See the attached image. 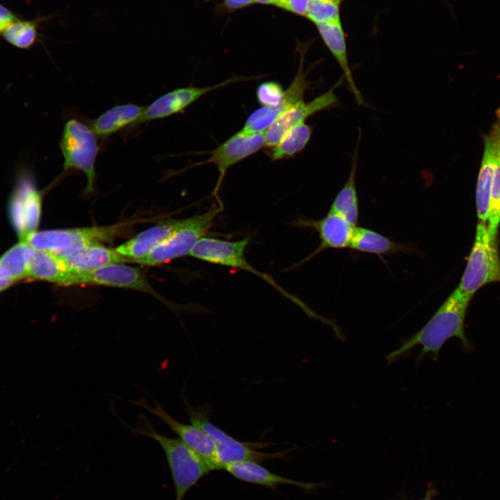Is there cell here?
Here are the masks:
<instances>
[{
	"label": "cell",
	"instance_id": "obj_19",
	"mask_svg": "<svg viewBox=\"0 0 500 500\" xmlns=\"http://www.w3.org/2000/svg\"><path fill=\"white\" fill-rule=\"evenodd\" d=\"M316 26L324 44L341 67L344 78L346 80L349 90L354 97L357 104L358 106L365 105L366 103L362 94L354 82L349 64L346 40L340 17L317 24Z\"/></svg>",
	"mask_w": 500,
	"mask_h": 500
},
{
	"label": "cell",
	"instance_id": "obj_4",
	"mask_svg": "<svg viewBox=\"0 0 500 500\" xmlns=\"http://www.w3.org/2000/svg\"><path fill=\"white\" fill-rule=\"evenodd\" d=\"M126 228L121 223L105 226L46 230L32 233L24 241L36 251L63 256L89 245L111 243L126 233Z\"/></svg>",
	"mask_w": 500,
	"mask_h": 500
},
{
	"label": "cell",
	"instance_id": "obj_21",
	"mask_svg": "<svg viewBox=\"0 0 500 500\" xmlns=\"http://www.w3.org/2000/svg\"><path fill=\"white\" fill-rule=\"evenodd\" d=\"M60 257L71 272L90 271L109 265L130 261L116 249L101 244L89 245Z\"/></svg>",
	"mask_w": 500,
	"mask_h": 500
},
{
	"label": "cell",
	"instance_id": "obj_28",
	"mask_svg": "<svg viewBox=\"0 0 500 500\" xmlns=\"http://www.w3.org/2000/svg\"><path fill=\"white\" fill-rule=\"evenodd\" d=\"M487 222L490 235L496 240L500 225V151L494 170Z\"/></svg>",
	"mask_w": 500,
	"mask_h": 500
},
{
	"label": "cell",
	"instance_id": "obj_31",
	"mask_svg": "<svg viewBox=\"0 0 500 500\" xmlns=\"http://www.w3.org/2000/svg\"><path fill=\"white\" fill-rule=\"evenodd\" d=\"M285 90L274 81L261 83L257 88L256 97L262 106H271L278 103L283 98Z\"/></svg>",
	"mask_w": 500,
	"mask_h": 500
},
{
	"label": "cell",
	"instance_id": "obj_20",
	"mask_svg": "<svg viewBox=\"0 0 500 500\" xmlns=\"http://www.w3.org/2000/svg\"><path fill=\"white\" fill-rule=\"evenodd\" d=\"M224 469L238 480L273 490L281 485H294L306 490H312L318 485L315 483L298 481L274 474L258 462L252 460L232 463L226 466Z\"/></svg>",
	"mask_w": 500,
	"mask_h": 500
},
{
	"label": "cell",
	"instance_id": "obj_18",
	"mask_svg": "<svg viewBox=\"0 0 500 500\" xmlns=\"http://www.w3.org/2000/svg\"><path fill=\"white\" fill-rule=\"evenodd\" d=\"M182 222L183 219H169L160 222L137 234L115 249L130 261L136 262L169 238Z\"/></svg>",
	"mask_w": 500,
	"mask_h": 500
},
{
	"label": "cell",
	"instance_id": "obj_24",
	"mask_svg": "<svg viewBox=\"0 0 500 500\" xmlns=\"http://www.w3.org/2000/svg\"><path fill=\"white\" fill-rule=\"evenodd\" d=\"M361 133H359L348 178L335 197L329 212L341 215L351 225L356 226L359 216V203L356 188L358 153Z\"/></svg>",
	"mask_w": 500,
	"mask_h": 500
},
{
	"label": "cell",
	"instance_id": "obj_12",
	"mask_svg": "<svg viewBox=\"0 0 500 500\" xmlns=\"http://www.w3.org/2000/svg\"><path fill=\"white\" fill-rule=\"evenodd\" d=\"M344 77L333 87L310 101L302 100L282 113L265 131V147H274L283 135L295 126L317 112L338 107L340 101L335 93Z\"/></svg>",
	"mask_w": 500,
	"mask_h": 500
},
{
	"label": "cell",
	"instance_id": "obj_2",
	"mask_svg": "<svg viewBox=\"0 0 500 500\" xmlns=\"http://www.w3.org/2000/svg\"><path fill=\"white\" fill-rule=\"evenodd\" d=\"M121 421L133 433L151 438L159 444L173 480L175 500H183L187 492L211 471L206 462L179 438L160 434L144 416L140 415L137 426Z\"/></svg>",
	"mask_w": 500,
	"mask_h": 500
},
{
	"label": "cell",
	"instance_id": "obj_5",
	"mask_svg": "<svg viewBox=\"0 0 500 500\" xmlns=\"http://www.w3.org/2000/svg\"><path fill=\"white\" fill-rule=\"evenodd\" d=\"M500 283V258L497 242L492 240L487 223L478 222L473 247L457 289L472 296L483 286Z\"/></svg>",
	"mask_w": 500,
	"mask_h": 500
},
{
	"label": "cell",
	"instance_id": "obj_29",
	"mask_svg": "<svg viewBox=\"0 0 500 500\" xmlns=\"http://www.w3.org/2000/svg\"><path fill=\"white\" fill-rule=\"evenodd\" d=\"M5 39L19 48H28L35 41L36 26L33 22L15 21L3 31Z\"/></svg>",
	"mask_w": 500,
	"mask_h": 500
},
{
	"label": "cell",
	"instance_id": "obj_3",
	"mask_svg": "<svg viewBox=\"0 0 500 500\" xmlns=\"http://www.w3.org/2000/svg\"><path fill=\"white\" fill-rule=\"evenodd\" d=\"M249 242V238L231 241L203 237L196 243L189 256L210 264L244 270L258 276L281 294L299 306L310 317L319 319L320 315L310 309L300 299L285 291L272 277L258 271L249 264L245 257V251Z\"/></svg>",
	"mask_w": 500,
	"mask_h": 500
},
{
	"label": "cell",
	"instance_id": "obj_15",
	"mask_svg": "<svg viewBox=\"0 0 500 500\" xmlns=\"http://www.w3.org/2000/svg\"><path fill=\"white\" fill-rule=\"evenodd\" d=\"M495 119L483 138V153L476 188V206L478 222L487 223L494 170L500 151V107Z\"/></svg>",
	"mask_w": 500,
	"mask_h": 500
},
{
	"label": "cell",
	"instance_id": "obj_25",
	"mask_svg": "<svg viewBox=\"0 0 500 500\" xmlns=\"http://www.w3.org/2000/svg\"><path fill=\"white\" fill-rule=\"evenodd\" d=\"M70 272L60 256L50 252L36 251L29 264L26 278L61 285Z\"/></svg>",
	"mask_w": 500,
	"mask_h": 500
},
{
	"label": "cell",
	"instance_id": "obj_34",
	"mask_svg": "<svg viewBox=\"0 0 500 500\" xmlns=\"http://www.w3.org/2000/svg\"><path fill=\"white\" fill-rule=\"evenodd\" d=\"M16 20V17L7 8L0 4V22L10 24Z\"/></svg>",
	"mask_w": 500,
	"mask_h": 500
},
{
	"label": "cell",
	"instance_id": "obj_14",
	"mask_svg": "<svg viewBox=\"0 0 500 500\" xmlns=\"http://www.w3.org/2000/svg\"><path fill=\"white\" fill-rule=\"evenodd\" d=\"M244 80H245L244 78L233 77L213 85L185 87L172 90L159 97L150 105L145 107L140 118L131 128L142 123L176 114L185 110L205 94L228 84Z\"/></svg>",
	"mask_w": 500,
	"mask_h": 500
},
{
	"label": "cell",
	"instance_id": "obj_26",
	"mask_svg": "<svg viewBox=\"0 0 500 500\" xmlns=\"http://www.w3.org/2000/svg\"><path fill=\"white\" fill-rule=\"evenodd\" d=\"M35 252L27 242L20 241L0 257V275L12 282L26 278Z\"/></svg>",
	"mask_w": 500,
	"mask_h": 500
},
{
	"label": "cell",
	"instance_id": "obj_16",
	"mask_svg": "<svg viewBox=\"0 0 500 500\" xmlns=\"http://www.w3.org/2000/svg\"><path fill=\"white\" fill-rule=\"evenodd\" d=\"M302 61L281 100L276 105L261 106L254 110L247 119L241 131L247 133L265 131L282 113L303 100L305 92L310 89V82L307 80V72L303 71Z\"/></svg>",
	"mask_w": 500,
	"mask_h": 500
},
{
	"label": "cell",
	"instance_id": "obj_33",
	"mask_svg": "<svg viewBox=\"0 0 500 500\" xmlns=\"http://www.w3.org/2000/svg\"><path fill=\"white\" fill-rule=\"evenodd\" d=\"M225 6L231 10H235L251 5L255 0H224Z\"/></svg>",
	"mask_w": 500,
	"mask_h": 500
},
{
	"label": "cell",
	"instance_id": "obj_17",
	"mask_svg": "<svg viewBox=\"0 0 500 500\" xmlns=\"http://www.w3.org/2000/svg\"><path fill=\"white\" fill-rule=\"evenodd\" d=\"M293 225L314 230L320 239L316 250L296 266L305 263L324 250L349 247L355 227L341 215L331 212L320 219L299 217Z\"/></svg>",
	"mask_w": 500,
	"mask_h": 500
},
{
	"label": "cell",
	"instance_id": "obj_8",
	"mask_svg": "<svg viewBox=\"0 0 500 500\" xmlns=\"http://www.w3.org/2000/svg\"><path fill=\"white\" fill-rule=\"evenodd\" d=\"M222 210V203L217 202L208 211L183 219L181 226L169 238L136 262L154 266L189 255L196 243L205 237Z\"/></svg>",
	"mask_w": 500,
	"mask_h": 500
},
{
	"label": "cell",
	"instance_id": "obj_38",
	"mask_svg": "<svg viewBox=\"0 0 500 500\" xmlns=\"http://www.w3.org/2000/svg\"><path fill=\"white\" fill-rule=\"evenodd\" d=\"M432 495L433 494L430 491H428V493L426 494L425 497L420 500H431Z\"/></svg>",
	"mask_w": 500,
	"mask_h": 500
},
{
	"label": "cell",
	"instance_id": "obj_22",
	"mask_svg": "<svg viewBox=\"0 0 500 500\" xmlns=\"http://www.w3.org/2000/svg\"><path fill=\"white\" fill-rule=\"evenodd\" d=\"M351 249L376 254L391 255L417 251L411 243H399L369 228L355 226L349 247Z\"/></svg>",
	"mask_w": 500,
	"mask_h": 500
},
{
	"label": "cell",
	"instance_id": "obj_32",
	"mask_svg": "<svg viewBox=\"0 0 500 500\" xmlns=\"http://www.w3.org/2000/svg\"><path fill=\"white\" fill-rule=\"evenodd\" d=\"M309 0H277L276 6L298 15L306 16Z\"/></svg>",
	"mask_w": 500,
	"mask_h": 500
},
{
	"label": "cell",
	"instance_id": "obj_6",
	"mask_svg": "<svg viewBox=\"0 0 500 500\" xmlns=\"http://www.w3.org/2000/svg\"><path fill=\"white\" fill-rule=\"evenodd\" d=\"M185 402L190 423L202 428L213 439L219 469L238 462L252 460L260 462L282 459L285 456L287 451L265 453L257 451L255 448L262 447V444L241 442L234 438L210 422L206 407H193L186 401Z\"/></svg>",
	"mask_w": 500,
	"mask_h": 500
},
{
	"label": "cell",
	"instance_id": "obj_37",
	"mask_svg": "<svg viewBox=\"0 0 500 500\" xmlns=\"http://www.w3.org/2000/svg\"><path fill=\"white\" fill-rule=\"evenodd\" d=\"M9 24L0 22V33H3Z\"/></svg>",
	"mask_w": 500,
	"mask_h": 500
},
{
	"label": "cell",
	"instance_id": "obj_7",
	"mask_svg": "<svg viewBox=\"0 0 500 500\" xmlns=\"http://www.w3.org/2000/svg\"><path fill=\"white\" fill-rule=\"evenodd\" d=\"M97 137L91 128L73 118L65 123L60 143L64 170L76 169L85 174L86 194L95 190V162L99 152Z\"/></svg>",
	"mask_w": 500,
	"mask_h": 500
},
{
	"label": "cell",
	"instance_id": "obj_10",
	"mask_svg": "<svg viewBox=\"0 0 500 500\" xmlns=\"http://www.w3.org/2000/svg\"><path fill=\"white\" fill-rule=\"evenodd\" d=\"M129 401L162 421L182 442L206 462L211 471L219 469L215 443L202 428L192 423L184 424L176 420L157 401H154L153 406L149 405L144 398Z\"/></svg>",
	"mask_w": 500,
	"mask_h": 500
},
{
	"label": "cell",
	"instance_id": "obj_30",
	"mask_svg": "<svg viewBox=\"0 0 500 500\" xmlns=\"http://www.w3.org/2000/svg\"><path fill=\"white\" fill-rule=\"evenodd\" d=\"M344 0H309L306 17L316 24L340 17V6Z\"/></svg>",
	"mask_w": 500,
	"mask_h": 500
},
{
	"label": "cell",
	"instance_id": "obj_1",
	"mask_svg": "<svg viewBox=\"0 0 500 500\" xmlns=\"http://www.w3.org/2000/svg\"><path fill=\"white\" fill-rule=\"evenodd\" d=\"M472 298L456 288L422 328L403 340L399 348L386 356L388 362L390 364L410 355L417 346L422 347L421 359L430 356L437 360L441 348L452 338L460 340L464 350H472L465 332V320Z\"/></svg>",
	"mask_w": 500,
	"mask_h": 500
},
{
	"label": "cell",
	"instance_id": "obj_11",
	"mask_svg": "<svg viewBox=\"0 0 500 500\" xmlns=\"http://www.w3.org/2000/svg\"><path fill=\"white\" fill-rule=\"evenodd\" d=\"M265 148V131L247 133L239 131L210 152L203 163L216 166L219 178L212 192L219 203L218 193L227 170L234 165Z\"/></svg>",
	"mask_w": 500,
	"mask_h": 500
},
{
	"label": "cell",
	"instance_id": "obj_35",
	"mask_svg": "<svg viewBox=\"0 0 500 500\" xmlns=\"http://www.w3.org/2000/svg\"><path fill=\"white\" fill-rule=\"evenodd\" d=\"M12 283L0 275V292L8 288Z\"/></svg>",
	"mask_w": 500,
	"mask_h": 500
},
{
	"label": "cell",
	"instance_id": "obj_36",
	"mask_svg": "<svg viewBox=\"0 0 500 500\" xmlns=\"http://www.w3.org/2000/svg\"><path fill=\"white\" fill-rule=\"evenodd\" d=\"M277 0H255V2L262 4H274L276 5Z\"/></svg>",
	"mask_w": 500,
	"mask_h": 500
},
{
	"label": "cell",
	"instance_id": "obj_13",
	"mask_svg": "<svg viewBox=\"0 0 500 500\" xmlns=\"http://www.w3.org/2000/svg\"><path fill=\"white\" fill-rule=\"evenodd\" d=\"M41 214V195L28 177L22 178L9 203L10 222L19 241L37 231Z\"/></svg>",
	"mask_w": 500,
	"mask_h": 500
},
{
	"label": "cell",
	"instance_id": "obj_23",
	"mask_svg": "<svg viewBox=\"0 0 500 500\" xmlns=\"http://www.w3.org/2000/svg\"><path fill=\"white\" fill-rule=\"evenodd\" d=\"M145 107L126 103L107 110L91 122V128L97 137L106 138L122 128H130L140 118Z\"/></svg>",
	"mask_w": 500,
	"mask_h": 500
},
{
	"label": "cell",
	"instance_id": "obj_27",
	"mask_svg": "<svg viewBox=\"0 0 500 500\" xmlns=\"http://www.w3.org/2000/svg\"><path fill=\"white\" fill-rule=\"evenodd\" d=\"M312 130L306 122L288 131L269 152L273 160L288 158L301 151L309 142Z\"/></svg>",
	"mask_w": 500,
	"mask_h": 500
},
{
	"label": "cell",
	"instance_id": "obj_9",
	"mask_svg": "<svg viewBox=\"0 0 500 500\" xmlns=\"http://www.w3.org/2000/svg\"><path fill=\"white\" fill-rule=\"evenodd\" d=\"M93 285L136 290L159 297L143 272L123 263L85 272H70L61 285Z\"/></svg>",
	"mask_w": 500,
	"mask_h": 500
}]
</instances>
